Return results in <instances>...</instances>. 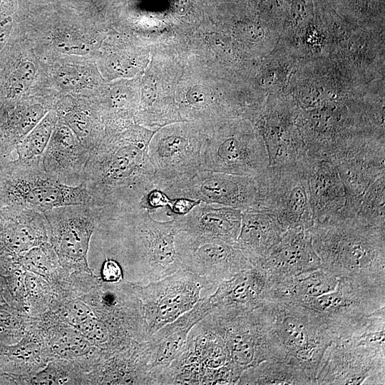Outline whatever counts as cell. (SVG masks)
Wrapping results in <instances>:
<instances>
[{
  "mask_svg": "<svg viewBox=\"0 0 385 385\" xmlns=\"http://www.w3.org/2000/svg\"><path fill=\"white\" fill-rule=\"evenodd\" d=\"M309 158L293 164L269 166L257 176L259 200L255 210L273 215L286 230L299 226L309 228L314 223Z\"/></svg>",
  "mask_w": 385,
  "mask_h": 385,
  "instance_id": "obj_8",
  "label": "cell"
},
{
  "mask_svg": "<svg viewBox=\"0 0 385 385\" xmlns=\"http://www.w3.org/2000/svg\"><path fill=\"white\" fill-rule=\"evenodd\" d=\"M269 290L265 270L253 266L219 283L208 295L212 308L211 313L223 319L247 314L266 303Z\"/></svg>",
  "mask_w": 385,
  "mask_h": 385,
  "instance_id": "obj_17",
  "label": "cell"
},
{
  "mask_svg": "<svg viewBox=\"0 0 385 385\" xmlns=\"http://www.w3.org/2000/svg\"><path fill=\"white\" fill-rule=\"evenodd\" d=\"M205 143L196 133L175 130L150 139L148 155L156 184L187 178L202 170Z\"/></svg>",
  "mask_w": 385,
  "mask_h": 385,
  "instance_id": "obj_15",
  "label": "cell"
},
{
  "mask_svg": "<svg viewBox=\"0 0 385 385\" xmlns=\"http://www.w3.org/2000/svg\"><path fill=\"white\" fill-rule=\"evenodd\" d=\"M12 4L9 0H0V56L9 45L14 26Z\"/></svg>",
  "mask_w": 385,
  "mask_h": 385,
  "instance_id": "obj_33",
  "label": "cell"
},
{
  "mask_svg": "<svg viewBox=\"0 0 385 385\" xmlns=\"http://www.w3.org/2000/svg\"><path fill=\"white\" fill-rule=\"evenodd\" d=\"M200 202V200L185 197L171 198L170 204L166 207V214L171 218L185 215Z\"/></svg>",
  "mask_w": 385,
  "mask_h": 385,
  "instance_id": "obj_36",
  "label": "cell"
},
{
  "mask_svg": "<svg viewBox=\"0 0 385 385\" xmlns=\"http://www.w3.org/2000/svg\"><path fill=\"white\" fill-rule=\"evenodd\" d=\"M57 122V113L50 110L16 145L14 160L24 165H41V158Z\"/></svg>",
  "mask_w": 385,
  "mask_h": 385,
  "instance_id": "obj_28",
  "label": "cell"
},
{
  "mask_svg": "<svg viewBox=\"0 0 385 385\" xmlns=\"http://www.w3.org/2000/svg\"><path fill=\"white\" fill-rule=\"evenodd\" d=\"M58 77L60 83L66 87H75L80 82L78 73L71 68H64L59 71Z\"/></svg>",
  "mask_w": 385,
  "mask_h": 385,
  "instance_id": "obj_39",
  "label": "cell"
},
{
  "mask_svg": "<svg viewBox=\"0 0 385 385\" xmlns=\"http://www.w3.org/2000/svg\"><path fill=\"white\" fill-rule=\"evenodd\" d=\"M0 100V161L11 159L19 142L49 111L41 103Z\"/></svg>",
  "mask_w": 385,
  "mask_h": 385,
  "instance_id": "obj_25",
  "label": "cell"
},
{
  "mask_svg": "<svg viewBox=\"0 0 385 385\" xmlns=\"http://www.w3.org/2000/svg\"><path fill=\"white\" fill-rule=\"evenodd\" d=\"M170 198L185 197L243 210H255L259 200L257 176L200 170L192 176L156 184Z\"/></svg>",
  "mask_w": 385,
  "mask_h": 385,
  "instance_id": "obj_11",
  "label": "cell"
},
{
  "mask_svg": "<svg viewBox=\"0 0 385 385\" xmlns=\"http://www.w3.org/2000/svg\"><path fill=\"white\" fill-rule=\"evenodd\" d=\"M309 230L323 269L337 278L385 285V228L337 214Z\"/></svg>",
  "mask_w": 385,
  "mask_h": 385,
  "instance_id": "obj_2",
  "label": "cell"
},
{
  "mask_svg": "<svg viewBox=\"0 0 385 385\" xmlns=\"http://www.w3.org/2000/svg\"><path fill=\"white\" fill-rule=\"evenodd\" d=\"M56 252L64 262L84 265L96 226L103 223V210L88 205L58 207L43 212Z\"/></svg>",
  "mask_w": 385,
  "mask_h": 385,
  "instance_id": "obj_14",
  "label": "cell"
},
{
  "mask_svg": "<svg viewBox=\"0 0 385 385\" xmlns=\"http://www.w3.org/2000/svg\"><path fill=\"white\" fill-rule=\"evenodd\" d=\"M258 266L265 270L270 285L322 267L309 228L302 226L287 230Z\"/></svg>",
  "mask_w": 385,
  "mask_h": 385,
  "instance_id": "obj_18",
  "label": "cell"
},
{
  "mask_svg": "<svg viewBox=\"0 0 385 385\" xmlns=\"http://www.w3.org/2000/svg\"><path fill=\"white\" fill-rule=\"evenodd\" d=\"M235 32L240 38L250 42L258 41L263 36V31L252 24L239 25Z\"/></svg>",
  "mask_w": 385,
  "mask_h": 385,
  "instance_id": "obj_38",
  "label": "cell"
},
{
  "mask_svg": "<svg viewBox=\"0 0 385 385\" xmlns=\"http://www.w3.org/2000/svg\"><path fill=\"white\" fill-rule=\"evenodd\" d=\"M53 44L58 51L67 54L83 55L89 51V46L86 41L66 32L58 34Z\"/></svg>",
  "mask_w": 385,
  "mask_h": 385,
  "instance_id": "obj_32",
  "label": "cell"
},
{
  "mask_svg": "<svg viewBox=\"0 0 385 385\" xmlns=\"http://www.w3.org/2000/svg\"><path fill=\"white\" fill-rule=\"evenodd\" d=\"M237 384L315 385L317 379L297 361L268 360L245 369Z\"/></svg>",
  "mask_w": 385,
  "mask_h": 385,
  "instance_id": "obj_27",
  "label": "cell"
},
{
  "mask_svg": "<svg viewBox=\"0 0 385 385\" xmlns=\"http://www.w3.org/2000/svg\"><path fill=\"white\" fill-rule=\"evenodd\" d=\"M48 230L42 212L24 207L0 209V241L9 252L20 253L45 244Z\"/></svg>",
  "mask_w": 385,
  "mask_h": 385,
  "instance_id": "obj_22",
  "label": "cell"
},
{
  "mask_svg": "<svg viewBox=\"0 0 385 385\" xmlns=\"http://www.w3.org/2000/svg\"><path fill=\"white\" fill-rule=\"evenodd\" d=\"M212 312L208 296L173 322L165 324L145 342L150 384L158 380L170 364L185 350L192 328Z\"/></svg>",
  "mask_w": 385,
  "mask_h": 385,
  "instance_id": "obj_16",
  "label": "cell"
},
{
  "mask_svg": "<svg viewBox=\"0 0 385 385\" xmlns=\"http://www.w3.org/2000/svg\"><path fill=\"white\" fill-rule=\"evenodd\" d=\"M269 166L263 138L247 127L229 128L205 143L202 170L256 177Z\"/></svg>",
  "mask_w": 385,
  "mask_h": 385,
  "instance_id": "obj_12",
  "label": "cell"
},
{
  "mask_svg": "<svg viewBox=\"0 0 385 385\" xmlns=\"http://www.w3.org/2000/svg\"><path fill=\"white\" fill-rule=\"evenodd\" d=\"M272 329L287 356L316 376L332 338L321 317L296 302L271 299L263 305Z\"/></svg>",
  "mask_w": 385,
  "mask_h": 385,
  "instance_id": "obj_6",
  "label": "cell"
},
{
  "mask_svg": "<svg viewBox=\"0 0 385 385\" xmlns=\"http://www.w3.org/2000/svg\"><path fill=\"white\" fill-rule=\"evenodd\" d=\"M89 154L74 133L62 122H57L41 158V167L55 180L76 186L83 182Z\"/></svg>",
  "mask_w": 385,
  "mask_h": 385,
  "instance_id": "obj_20",
  "label": "cell"
},
{
  "mask_svg": "<svg viewBox=\"0 0 385 385\" xmlns=\"http://www.w3.org/2000/svg\"><path fill=\"white\" fill-rule=\"evenodd\" d=\"M384 158V140H382L366 145L336 165L346 196L345 204L338 212L340 216L356 215L365 192L375 180L385 175Z\"/></svg>",
  "mask_w": 385,
  "mask_h": 385,
  "instance_id": "obj_19",
  "label": "cell"
},
{
  "mask_svg": "<svg viewBox=\"0 0 385 385\" xmlns=\"http://www.w3.org/2000/svg\"><path fill=\"white\" fill-rule=\"evenodd\" d=\"M210 314L222 333L230 360L244 371L265 361L289 358L272 331L264 306L230 319Z\"/></svg>",
  "mask_w": 385,
  "mask_h": 385,
  "instance_id": "obj_10",
  "label": "cell"
},
{
  "mask_svg": "<svg viewBox=\"0 0 385 385\" xmlns=\"http://www.w3.org/2000/svg\"><path fill=\"white\" fill-rule=\"evenodd\" d=\"M170 202L171 198L161 190L155 188L147 192L137 208L145 210L152 214L160 208L167 207Z\"/></svg>",
  "mask_w": 385,
  "mask_h": 385,
  "instance_id": "obj_34",
  "label": "cell"
},
{
  "mask_svg": "<svg viewBox=\"0 0 385 385\" xmlns=\"http://www.w3.org/2000/svg\"><path fill=\"white\" fill-rule=\"evenodd\" d=\"M307 169L313 222L316 223L340 212L346 201L345 191L334 163L309 156Z\"/></svg>",
  "mask_w": 385,
  "mask_h": 385,
  "instance_id": "obj_23",
  "label": "cell"
},
{
  "mask_svg": "<svg viewBox=\"0 0 385 385\" xmlns=\"http://www.w3.org/2000/svg\"><path fill=\"white\" fill-rule=\"evenodd\" d=\"M384 183L385 175L373 183L362 197L354 217L367 224L385 228Z\"/></svg>",
  "mask_w": 385,
  "mask_h": 385,
  "instance_id": "obj_30",
  "label": "cell"
},
{
  "mask_svg": "<svg viewBox=\"0 0 385 385\" xmlns=\"http://www.w3.org/2000/svg\"><path fill=\"white\" fill-rule=\"evenodd\" d=\"M120 227L128 264L143 284L168 276L181 267L175 249L177 221H158L148 211L134 208L111 220Z\"/></svg>",
  "mask_w": 385,
  "mask_h": 385,
  "instance_id": "obj_3",
  "label": "cell"
},
{
  "mask_svg": "<svg viewBox=\"0 0 385 385\" xmlns=\"http://www.w3.org/2000/svg\"><path fill=\"white\" fill-rule=\"evenodd\" d=\"M286 230L272 214L242 211L238 237L233 245L253 266H258L278 243Z\"/></svg>",
  "mask_w": 385,
  "mask_h": 385,
  "instance_id": "obj_24",
  "label": "cell"
},
{
  "mask_svg": "<svg viewBox=\"0 0 385 385\" xmlns=\"http://www.w3.org/2000/svg\"><path fill=\"white\" fill-rule=\"evenodd\" d=\"M73 205L93 206L83 183L76 186L61 183L41 165H24L14 158L0 161V209L24 207L43 213Z\"/></svg>",
  "mask_w": 385,
  "mask_h": 385,
  "instance_id": "obj_5",
  "label": "cell"
},
{
  "mask_svg": "<svg viewBox=\"0 0 385 385\" xmlns=\"http://www.w3.org/2000/svg\"><path fill=\"white\" fill-rule=\"evenodd\" d=\"M292 302L315 311L332 343L340 342L360 335L385 314V285L342 277L333 291Z\"/></svg>",
  "mask_w": 385,
  "mask_h": 385,
  "instance_id": "obj_4",
  "label": "cell"
},
{
  "mask_svg": "<svg viewBox=\"0 0 385 385\" xmlns=\"http://www.w3.org/2000/svg\"><path fill=\"white\" fill-rule=\"evenodd\" d=\"M209 43L212 50L222 58L232 60L235 51L230 41L223 35L212 33L209 36Z\"/></svg>",
  "mask_w": 385,
  "mask_h": 385,
  "instance_id": "obj_35",
  "label": "cell"
},
{
  "mask_svg": "<svg viewBox=\"0 0 385 385\" xmlns=\"http://www.w3.org/2000/svg\"><path fill=\"white\" fill-rule=\"evenodd\" d=\"M338 278L322 267L290 277L270 285L267 300H299L316 297L333 291Z\"/></svg>",
  "mask_w": 385,
  "mask_h": 385,
  "instance_id": "obj_26",
  "label": "cell"
},
{
  "mask_svg": "<svg viewBox=\"0 0 385 385\" xmlns=\"http://www.w3.org/2000/svg\"><path fill=\"white\" fill-rule=\"evenodd\" d=\"M175 243L182 268L217 284L253 267L239 249L221 240L179 232Z\"/></svg>",
  "mask_w": 385,
  "mask_h": 385,
  "instance_id": "obj_13",
  "label": "cell"
},
{
  "mask_svg": "<svg viewBox=\"0 0 385 385\" xmlns=\"http://www.w3.org/2000/svg\"><path fill=\"white\" fill-rule=\"evenodd\" d=\"M61 118L88 150L94 148L105 136L99 130L96 116L91 111L77 105L65 106L61 111Z\"/></svg>",
  "mask_w": 385,
  "mask_h": 385,
  "instance_id": "obj_29",
  "label": "cell"
},
{
  "mask_svg": "<svg viewBox=\"0 0 385 385\" xmlns=\"http://www.w3.org/2000/svg\"><path fill=\"white\" fill-rule=\"evenodd\" d=\"M151 133L131 128L109 133L90 151L83 183L93 205L114 219L137 208L143 197L156 188L148 155Z\"/></svg>",
  "mask_w": 385,
  "mask_h": 385,
  "instance_id": "obj_1",
  "label": "cell"
},
{
  "mask_svg": "<svg viewBox=\"0 0 385 385\" xmlns=\"http://www.w3.org/2000/svg\"><path fill=\"white\" fill-rule=\"evenodd\" d=\"M172 218L176 220L179 232L234 245L240 230L242 211L227 206L214 207L201 202L186 215Z\"/></svg>",
  "mask_w": 385,
  "mask_h": 385,
  "instance_id": "obj_21",
  "label": "cell"
},
{
  "mask_svg": "<svg viewBox=\"0 0 385 385\" xmlns=\"http://www.w3.org/2000/svg\"><path fill=\"white\" fill-rule=\"evenodd\" d=\"M101 276L106 282L115 284L123 279V269L116 260L107 259L102 265Z\"/></svg>",
  "mask_w": 385,
  "mask_h": 385,
  "instance_id": "obj_37",
  "label": "cell"
},
{
  "mask_svg": "<svg viewBox=\"0 0 385 385\" xmlns=\"http://www.w3.org/2000/svg\"><path fill=\"white\" fill-rule=\"evenodd\" d=\"M186 102L189 108L197 111L211 110L215 102V97L210 88L202 85H195L186 94Z\"/></svg>",
  "mask_w": 385,
  "mask_h": 385,
  "instance_id": "obj_31",
  "label": "cell"
},
{
  "mask_svg": "<svg viewBox=\"0 0 385 385\" xmlns=\"http://www.w3.org/2000/svg\"><path fill=\"white\" fill-rule=\"evenodd\" d=\"M133 286L140 301L148 339L207 297L203 292H214L218 284L180 267L158 280Z\"/></svg>",
  "mask_w": 385,
  "mask_h": 385,
  "instance_id": "obj_9",
  "label": "cell"
},
{
  "mask_svg": "<svg viewBox=\"0 0 385 385\" xmlns=\"http://www.w3.org/2000/svg\"><path fill=\"white\" fill-rule=\"evenodd\" d=\"M385 340L375 333H364L332 343L317 373L320 385L384 384Z\"/></svg>",
  "mask_w": 385,
  "mask_h": 385,
  "instance_id": "obj_7",
  "label": "cell"
}]
</instances>
